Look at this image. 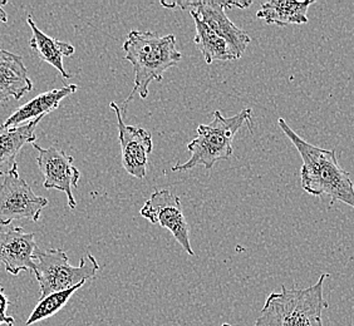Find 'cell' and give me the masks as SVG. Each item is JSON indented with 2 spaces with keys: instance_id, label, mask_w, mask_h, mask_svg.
<instances>
[{
  "instance_id": "8",
  "label": "cell",
  "mask_w": 354,
  "mask_h": 326,
  "mask_svg": "<svg viewBox=\"0 0 354 326\" xmlns=\"http://www.w3.org/2000/svg\"><path fill=\"white\" fill-rule=\"evenodd\" d=\"M140 213L151 224L169 230L185 251L190 256L195 255L190 242V227L185 218L181 198L177 195L169 190L155 191Z\"/></svg>"
},
{
  "instance_id": "11",
  "label": "cell",
  "mask_w": 354,
  "mask_h": 326,
  "mask_svg": "<svg viewBox=\"0 0 354 326\" xmlns=\"http://www.w3.org/2000/svg\"><path fill=\"white\" fill-rule=\"evenodd\" d=\"M37 250L35 233L24 232L21 227L0 229V264H4L6 270L13 276L21 271L35 274Z\"/></svg>"
},
{
  "instance_id": "2",
  "label": "cell",
  "mask_w": 354,
  "mask_h": 326,
  "mask_svg": "<svg viewBox=\"0 0 354 326\" xmlns=\"http://www.w3.org/2000/svg\"><path fill=\"white\" fill-rule=\"evenodd\" d=\"M124 59L130 61L135 70V86L123 103V111L133 95L142 99L149 97L151 82H161L167 69L174 68L181 61L183 55L176 47L174 35L160 37L152 32L132 29L123 43Z\"/></svg>"
},
{
  "instance_id": "18",
  "label": "cell",
  "mask_w": 354,
  "mask_h": 326,
  "mask_svg": "<svg viewBox=\"0 0 354 326\" xmlns=\"http://www.w3.org/2000/svg\"><path fill=\"white\" fill-rule=\"evenodd\" d=\"M82 286L83 284H81V285L75 286V287L68 289V290L55 292V294H50L43 299H39V303L37 304V306L33 309V311L30 314V316L28 318L27 323H26L27 326L33 325L35 323L48 319V318L55 315L58 311H61L62 309L67 305L69 299L75 295V292L78 291Z\"/></svg>"
},
{
  "instance_id": "16",
  "label": "cell",
  "mask_w": 354,
  "mask_h": 326,
  "mask_svg": "<svg viewBox=\"0 0 354 326\" xmlns=\"http://www.w3.org/2000/svg\"><path fill=\"white\" fill-rule=\"evenodd\" d=\"M43 117L32 122L21 124L13 128H4L0 126V176L4 175L3 167L10 170L15 163V157L24 144L35 143L37 140L35 128Z\"/></svg>"
},
{
  "instance_id": "10",
  "label": "cell",
  "mask_w": 354,
  "mask_h": 326,
  "mask_svg": "<svg viewBox=\"0 0 354 326\" xmlns=\"http://www.w3.org/2000/svg\"><path fill=\"white\" fill-rule=\"evenodd\" d=\"M109 107L115 111L117 116L123 169L131 176L143 180L147 175L149 156L153 148L152 136L147 129L129 126L123 122L121 108L116 103H109Z\"/></svg>"
},
{
  "instance_id": "9",
  "label": "cell",
  "mask_w": 354,
  "mask_h": 326,
  "mask_svg": "<svg viewBox=\"0 0 354 326\" xmlns=\"http://www.w3.org/2000/svg\"><path fill=\"white\" fill-rule=\"evenodd\" d=\"M32 146L38 151L37 163L44 177L43 186L47 190L61 191L67 195L68 206L71 210L77 207L73 190L78 187L81 178V172L75 166V158L68 156L64 151L57 146H50L49 148H43L37 143Z\"/></svg>"
},
{
  "instance_id": "13",
  "label": "cell",
  "mask_w": 354,
  "mask_h": 326,
  "mask_svg": "<svg viewBox=\"0 0 354 326\" xmlns=\"http://www.w3.org/2000/svg\"><path fill=\"white\" fill-rule=\"evenodd\" d=\"M77 89L78 86L68 84L63 88L52 89L37 95L32 101L17 108V111L12 113V116L8 117L7 121L1 124V127L13 128V127L32 122L37 118H41V117L44 118L58 108L64 98L75 93Z\"/></svg>"
},
{
  "instance_id": "19",
  "label": "cell",
  "mask_w": 354,
  "mask_h": 326,
  "mask_svg": "<svg viewBox=\"0 0 354 326\" xmlns=\"http://www.w3.org/2000/svg\"><path fill=\"white\" fill-rule=\"evenodd\" d=\"M10 305V301L8 300L3 287L0 285V325L6 324L7 326H14L15 320L12 316H8V306Z\"/></svg>"
},
{
  "instance_id": "6",
  "label": "cell",
  "mask_w": 354,
  "mask_h": 326,
  "mask_svg": "<svg viewBox=\"0 0 354 326\" xmlns=\"http://www.w3.org/2000/svg\"><path fill=\"white\" fill-rule=\"evenodd\" d=\"M165 8H180L183 10H189L191 15L198 17L204 21L207 27L215 32L218 37L227 41L234 50L241 58L245 53V49L252 38L243 29L236 27L225 13L229 8L248 9L252 7V1H223V0H198V1H174L165 3L161 1Z\"/></svg>"
},
{
  "instance_id": "20",
  "label": "cell",
  "mask_w": 354,
  "mask_h": 326,
  "mask_svg": "<svg viewBox=\"0 0 354 326\" xmlns=\"http://www.w3.org/2000/svg\"><path fill=\"white\" fill-rule=\"evenodd\" d=\"M0 6H1V3H0ZM7 13H6V12L1 9V7H0V21H4V23H7Z\"/></svg>"
},
{
  "instance_id": "12",
  "label": "cell",
  "mask_w": 354,
  "mask_h": 326,
  "mask_svg": "<svg viewBox=\"0 0 354 326\" xmlns=\"http://www.w3.org/2000/svg\"><path fill=\"white\" fill-rule=\"evenodd\" d=\"M33 88L21 55L0 49V103L19 101Z\"/></svg>"
},
{
  "instance_id": "15",
  "label": "cell",
  "mask_w": 354,
  "mask_h": 326,
  "mask_svg": "<svg viewBox=\"0 0 354 326\" xmlns=\"http://www.w3.org/2000/svg\"><path fill=\"white\" fill-rule=\"evenodd\" d=\"M314 3V0H270L261 4L257 17L266 21V24H274L278 27H288L290 24H306L309 21L308 9Z\"/></svg>"
},
{
  "instance_id": "17",
  "label": "cell",
  "mask_w": 354,
  "mask_h": 326,
  "mask_svg": "<svg viewBox=\"0 0 354 326\" xmlns=\"http://www.w3.org/2000/svg\"><path fill=\"white\" fill-rule=\"evenodd\" d=\"M194 18L196 35L194 38L195 44L198 46V50L204 57L205 61L207 64H212L215 61H238L240 59L238 53L234 50V48L218 37L215 32H212L210 28L200 21L198 17L191 15Z\"/></svg>"
},
{
  "instance_id": "7",
  "label": "cell",
  "mask_w": 354,
  "mask_h": 326,
  "mask_svg": "<svg viewBox=\"0 0 354 326\" xmlns=\"http://www.w3.org/2000/svg\"><path fill=\"white\" fill-rule=\"evenodd\" d=\"M0 184V226H7L17 220H30L37 222L41 218L43 209L48 206V200L35 195V191L19 176L18 164L4 175Z\"/></svg>"
},
{
  "instance_id": "3",
  "label": "cell",
  "mask_w": 354,
  "mask_h": 326,
  "mask_svg": "<svg viewBox=\"0 0 354 326\" xmlns=\"http://www.w3.org/2000/svg\"><path fill=\"white\" fill-rule=\"evenodd\" d=\"M329 278L322 274L307 289H286L272 292L266 298L254 326H323V311L327 310L323 286Z\"/></svg>"
},
{
  "instance_id": "1",
  "label": "cell",
  "mask_w": 354,
  "mask_h": 326,
  "mask_svg": "<svg viewBox=\"0 0 354 326\" xmlns=\"http://www.w3.org/2000/svg\"><path fill=\"white\" fill-rule=\"evenodd\" d=\"M280 129L299 152L301 187L309 195L329 196L332 204L339 201L354 209V184L347 171L338 162L335 150H323L297 135L284 118L278 119Z\"/></svg>"
},
{
  "instance_id": "21",
  "label": "cell",
  "mask_w": 354,
  "mask_h": 326,
  "mask_svg": "<svg viewBox=\"0 0 354 326\" xmlns=\"http://www.w3.org/2000/svg\"><path fill=\"white\" fill-rule=\"evenodd\" d=\"M221 326H232L230 324H227V323H225V324H223Z\"/></svg>"
},
{
  "instance_id": "14",
  "label": "cell",
  "mask_w": 354,
  "mask_h": 326,
  "mask_svg": "<svg viewBox=\"0 0 354 326\" xmlns=\"http://www.w3.org/2000/svg\"><path fill=\"white\" fill-rule=\"evenodd\" d=\"M27 23L33 32V37L29 41V46L32 48V50L41 58V61L55 67L64 79H69L72 75H69L64 68L63 58L75 55V47L69 43L58 41L43 33L41 29L37 27L32 15H28Z\"/></svg>"
},
{
  "instance_id": "5",
  "label": "cell",
  "mask_w": 354,
  "mask_h": 326,
  "mask_svg": "<svg viewBox=\"0 0 354 326\" xmlns=\"http://www.w3.org/2000/svg\"><path fill=\"white\" fill-rule=\"evenodd\" d=\"M35 275L39 284L41 299L55 292L64 291L95 279L100 270L97 258L87 252L78 266L69 264L67 253L61 249L37 250L35 255Z\"/></svg>"
},
{
  "instance_id": "4",
  "label": "cell",
  "mask_w": 354,
  "mask_h": 326,
  "mask_svg": "<svg viewBox=\"0 0 354 326\" xmlns=\"http://www.w3.org/2000/svg\"><path fill=\"white\" fill-rule=\"evenodd\" d=\"M252 109H243L235 116L225 118L220 111L214 112V119L209 124H200L198 136L189 144L191 152L189 161L172 167L174 172H186L196 166H204L212 170L218 162L230 158L232 155V141L240 128L250 122Z\"/></svg>"
}]
</instances>
